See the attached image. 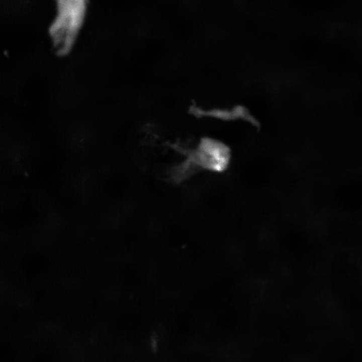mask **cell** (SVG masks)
<instances>
[{
	"label": "cell",
	"instance_id": "obj_1",
	"mask_svg": "<svg viewBox=\"0 0 362 362\" xmlns=\"http://www.w3.org/2000/svg\"><path fill=\"white\" fill-rule=\"evenodd\" d=\"M169 145L185 157L171 171V178L175 183H182L200 170L222 172L229 165L231 158L229 148L213 138H202L194 148L185 147L178 143Z\"/></svg>",
	"mask_w": 362,
	"mask_h": 362
},
{
	"label": "cell",
	"instance_id": "obj_2",
	"mask_svg": "<svg viewBox=\"0 0 362 362\" xmlns=\"http://www.w3.org/2000/svg\"><path fill=\"white\" fill-rule=\"evenodd\" d=\"M57 14L50 34L58 52L71 48L82 24L87 0H56Z\"/></svg>",
	"mask_w": 362,
	"mask_h": 362
}]
</instances>
